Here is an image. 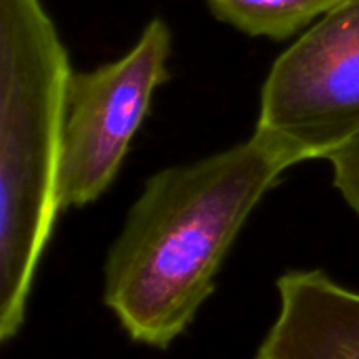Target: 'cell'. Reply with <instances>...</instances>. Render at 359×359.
Listing matches in <instances>:
<instances>
[{"label":"cell","instance_id":"1","mask_svg":"<svg viewBox=\"0 0 359 359\" xmlns=\"http://www.w3.org/2000/svg\"><path fill=\"white\" fill-rule=\"evenodd\" d=\"M297 164L284 143L255 128L242 143L145 181L103 265V305L130 341L164 351L191 326L252 210Z\"/></svg>","mask_w":359,"mask_h":359},{"label":"cell","instance_id":"2","mask_svg":"<svg viewBox=\"0 0 359 359\" xmlns=\"http://www.w3.org/2000/svg\"><path fill=\"white\" fill-rule=\"evenodd\" d=\"M69 53L42 0H0V341L23 326L57 217Z\"/></svg>","mask_w":359,"mask_h":359},{"label":"cell","instance_id":"3","mask_svg":"<svg viewBox=\"0 0 359 359\" xmlns=\"http://www.w3.org/2000/svg\"><path fill=\"white\" fill-rule=\"evenodd\" d=\"M172 32L154 17L128 53L90 72H74L59 175L61 210L84 208L114 183L156 90L170 78Z\"/></svg>","mask_w":359,"mask_h":359},{"label":"cell","instance_id":"4","mask_svg":"<svg viewBox=\"0 0 359 359\" xmlns=\"http://www.w3.org/2000/svg\"><path fill=\"white\" fill-rule=\"evenodd\" d=\"M255 128L299 162L328 160L358 137L359 0L326 13L273 61Z\"/></svg>","mask_w":359,"mask_h":359},{"label":"cell","instance_id":"5","mask_svg":"<svg viewBox=\"0 0 359 359\" xmlns=\"http://www.w3.org/2000/svg\"><path fill=\"white\" fill-rule=\"evenodd\" d=\"M280 309L255 359H359V292L324 269L276 282Z\"/></svg>","mask_w":359,"mask_h":359},{"label":"cell","instance_id":"6","mask_svg":"<svg viewBox=\"0 0 359 359\" xmlns=\"http://www.w3.org/2000/svg\"><path fill=\"white\" fill-rule=\"evenodd\" d=\"M210 13L255 38L284 40L345 0H204Z\"/></svg>","mask_w":359,"mask_h":359},{"label":"cell","instance_id":"7","mask_svg":"<svg viewBox=\"0 0 359 359\" xmlns=\"http://www.w3.org/2000/svg\"><path fill=\"white\" fill-rule=\"evenodd\" d=\"M332 185L359 221V135L328 158Z\"/></svg>","mask_w":359,"mask_h":359}]
</instances>
